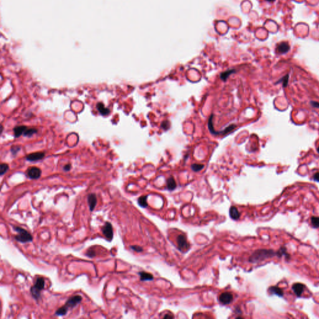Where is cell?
<instances>
[{
	"label": "cell",
	"instance_id": "6da1fadb",
	"mask_svg": "<svg viewBox=\"0 0 319 319\" xmlns=\"http://www.w3.org/2000/svg\"><path fill=\"white\" fill-rule=\"evenodd\" d=\"M275 256H276V252L272 249H258L249 257V261L252 263L259 262Z\"/></svg>",
	"mask_w": 319,
	"mask_h": 319
},
{
	"label": "cell",
	"instance_id": "7a4b0ae2",
	"mask_svg": "<svg viewBox=\"0 0 319 319\" xmlns=\"http://www.w3.org/2000/svg\"><path fill=\"white\" fill-rule=\"evenodd\" d=\"M82 301V297L80 295H74L69 298L65 305L58 309L55 312L57 316H64L66 315L69 309H73Z\"/></svg>",
	"mask_w": 319,
	"mask_h": 319
},
{
	"label": "cell",
	"instance_id": "3957f363",
	"mask_svg": "<svg viewBox=\"0 0 319 319\" xmlns=\"http://www.w3.org/2000/svg\"><path fill=\"white\" fill-rule=\"evenodd\" d=\"M14 229L18 232V234L14 237V239L17 241L21 243H26L31 242L33 239V237L29 232L21 227L15 226Z\"/></svg>",
	"mask_w": 319,
	"mask_h": 319
},
{
	"label": "cell",
	"instance_id": "277c9868",
	"mask_svg": "<svg viewBox=\"0 0 319 319\" xmlns=\"http://www.w3.org/2000/svg\"><path fill=\"white\" fill-rule=\"evenodd\" d=\"M44 285L45 282L44 279L39 277L36 279L34 285L31 287V293L36 300L39 299L41 297V292L44 289Z\"/></svg>",
	"mask_w": 319,
	"mask_h": 319
},
{
	"label": "cell",
	"instance_id": "5b68a950",
	"mask_svg": "<svg viewBox=\"0 0 319 319\" xmlns=\"http://www.w3.org/2000/svg\"><path fill=\"white\" fill-rule=\"evenodd\" d=\"M102 231L107 240L111 241L113 237V230L112 224L109 222H106L104 226L102 227Z\"/></svg>",
	"mask_w": 319,
	"mask_h": 319
},
{
	"label": "cell",
	"instance_id": "8992f818",
	"mask_svg": "<svg viewBox=\"0 0 319 319\" xmlns=\"http://www.w3.org/2000/svg\"><path fill=\"white\" fill-rule=\"evenodd\" d=\"M177 246L180 251H186L190 248V244L188 242L185 236L179 235L177 237Z\"/></svg>",
	"mask_w": 319,
	"mask_h": 319
},
{
	"label": "cell",
	"instance_id": "52a82bcc",
	"mask_svg": "<svg viewBox=\"0 0 319 319\" xmlns=\"http://www.w3.org/2000/svg\"><path fill=\"white\" fill-rule=\"evenodd\" d=\"M41 170L37 167L32 166L28 170V176L31 179L36 180L41 176Z\"/></svg>",
	"mask_w": 319,
	"mask_h": 319
},
{
	"label": "cell",
	"instance_id": "ba28073f",
	"mask_svg": "<svg viewBox=\"0 0 319 319\" xmlns=\"http://www.w3.org/2000/svg\"><path fill=\"white\" fill-rule=\"evenodd\" d=\"M219 299V301L222 304L224 305L229 304L232 300V295L231 293L228 292H223L220 295Z\"/></svg>",
	"mask_w": 319,
	"mask_h": 319
},
{
	"label": "cell",
	"instance_id": "9c48e42d",
	"mask_svg": "<svg viewBox=\"0 0 319 319\" xmlns=\"http://www.w3.org/2000/svg\"><path fill=\"white\" fill-rule=\"evenodd\" d=\"M87 201L89 206V209L90 211H93L94 209H95L96 204L97 203V199L96 195L94 193H92L89 194L87 198Z\"/></svg>",
	"mask_w": 319,
	"mask_h": 319
},
{
	"label": "cell",
	"instance_id": "30bf717a",
	"mask_svg": "<svg viewBox=\"0 0 319 319\" xmlns=\"http://www.w3.org/2000/svg\"><path fill=\"white\" fill-rule=\"evenodd\" d=\"M305 285L301 283H295L292 285V290L297 297H300L304 292Z\"/></svg>",
	"mask_w": 319,
	"mask_h": 319
},
{
	"label": "cell",
	"instance_id": "8fae6325",
	"mask_svg": "<svg viewBox=\"0 0 319 319\" xmlns=\"http://www.w3.org/2000/svg\"><path fill=\"white\" fill-rule=\"evenodd\" d=\"M290 49V46L287 42H281L277 45V51L280 54H285Z\"/></svg>",
	"mask_w": 319,
	"mask_h": 319
},
{
	"label": "cell",
	"instance_id": "7c38bea8",
	"mask_svg": "<svg viewBox=\"0 0 319 319\" xmlns=\"http://www.w3.org/2000/svg\"><path fill=\"white\" fill-rule=\"evenodd\" d=\"M44 153H42V152H36V153H31L29 155H28V156H27L26 157V159L29 160V161H37V160H39L42 158H44Z\"/></svg>",
	"mask_w": 319,
	"mask_h": 319
},
{
	"label": "cell",
	"instance_id": "4fadbf2b",
	"mask_svg": "<svg viewBox=\"0 0 319 319\" xmlns=\"http://www.w3.org/2000/svg\"><path fill=\"white\" fill-rule=\"evenodd\" d=\"M269 292L271 294L276 295L279 297L284 296V291L278 286H271L269 288Z\"/></svg>",
	"mask_w": 319,
	"mask_h": 319
},
{
	"label": "cell",
	"instance_id": "5bb4252c",
	"mask_svg": "<svg viewBox=\"0 0 319 319\" xmlns=\"http://www.w3.org/2000/svg\"><path fill=\"white\" fill-rule=\"evenodd\" d=\"M229 214L231 218L234 220L238 219L240 217V213L239 211L235 206H232L229 209Z\"/></svg>",
	"mask_w": 319,
	"mask_h": 319
},
{
	"label": "cell",
	"instance_id": "9a60e30c",
	"mask_svg": "<svg viewBox=\"0 0 319 319\" xmlns=\"http://www.w3.org/2000/svg\"><path fill=\"white\" fill-rule=\"evenodd\" d=\"M97 109H98V110L99 111L100 114L102 115H107L110 113L109 110L107 108H105L104 107V105L102 103L97 104Z\"/></svg>",
	"mask_w": 319,
	"mask_h": 319
},
{
	"label": "cell",
	"instance_id": "2e32d148",
	"mask_svg": "<svg viewBox=\"0 0 319 319\" xmlns=\"http://www.w3.org/2000/svg\"><path fill=\"white\" fill-rule=\"evenodd\" d=\"M27 127L26 126H18L14 128V133L16 137H19L21 135L24 134Z\"/></svg>",
	"mask_w": 319,
	"mask_h": 319
},
{
	"label": "cell",
	"instance_id": "e0dca14e",
	"mask_svg": "<svg viewBox=\"0 0 319 319\" xmlns=\"http://www.w3.org/2000/svg\"><path fill=\"white\" fill-rule=\"evenodd\" d=\"M139 275L140 276V280L142 281L152 280L153 279V276L152 274L145 272H139Z\"/></svg>",
	"mask_w": 319,
	"mask_h": 319
},
{
	"label": "cell",
	"instance_id": "ac0fdd59",
	"mask_svg": "<svg viewBox=\"0 0 319 319\" xmlns=\"http://www.w3.org/2000/svg\"><path fill=\"white\" fill-rule=\"evenodd\" d=\"M176 187V183L174 178L173 177H170L167 180V188L170 190H173Z\"/></svg>",
	"mask_w": 319,
	"mask_h": 319
},
{
	"label": "cell",
	"instance_id": "d6986e66",
	"mask_svg": "<svg viewBox=\"0 0 319 319\" xmlns=\"http://www.w3.org/2000/svg\"><path fill=\"white\" fill-rule=\"evenodd\" d=\"M276 256H277L279 257H281L282 256H285V258L288 259L290 256L289 254L287 252V249H286V248L285 247H280L279 249V250L276 252Z\"/></svg>",
	"mask_w": 319,
	"mask_h": 319
},
{
	"label": "cell",
	"instance_id": "ffe728a7",
	"mask_svg": "<svg viewBox=\"0 0 319 319\" xmlns=\"http://www.w3.org/2000/svg\"><path fill=\"white\" fill-rule=\"evenodd\" d=\"M147 196H142L140 197L138 199V203L142 208H146L148 206L147 203Z\"/></svg>",
	"mask_w": 319,
	"mask_h": 319
},
{
	"label": "cell",
	"instance_id": "44dd1931",
	"mask_svg": "<svg viewBox=\"0 0 319 319\" xmlns=\"http://www.w3.org/2000/svg\"><path fill=\"white\" fill-rule=\"evenodd\" d=\"M236 72V71L234 69H231V70H229V71H227L224 72H223L221 73V75H220V77L221 79L223 80L224 81H225L227 79H228V77L229 76V75L232 74H233Z\"/></svg>",
	"mask_w": 319,
	"mask_h": 319
},
{
	"label": "cell",
	"instance_id": "7402d4cb",
	"mask_svg": "<svg viewBox=\"0 0 319 319\" xmlns=\"http://www.w3.org/2000/svg\"><path fill=\"white\" fill-rule=\"evenodd\" d=\"M236 126L235 125H231L228 126V127H226L224 130L217 132V134L216 135H225V134L228 133L229 132H231L232 130H234L236 128Z\"/></svg>",
	"mask_w": 319,
	"mask_h": 319
},
{
	"label": "cell",
	"instance_id": "603a6c76",
	"mask_svg": "<svg viewBox=\"0 0 319 319\" xmlns=\"http://www.w3.org/2000/svg\"><path fill=\"white\" fill-rule=\"evenodd\" d=\"M311 223L313 228H319V217L312 216V217L311 218Z\"/></svg>",
	"mask_w": 319,
	"mask_h": 319
},
{
	"label": "cell",
	"instance_id": "cb8c5ba5",
	"mask_svg": "<svg viewBox=\"0 0 319 319\" xmlns=\"http://www.w3.org/2000/svg\"><path fill=\"white\" fill-rule=\"evenodd\" d=\"M37 132V130L35 129V128H29V129H26L24 133V135L26 136V137H31L32 136V135L34 134L35 133H36Z\"/></svg>",
	"mask_w": 319,
	"mask_h": 319
},
{
	"label": "cell",
	"instance_id": "d4e9b609",
	"mask_svg": "<svg viewBox=\"0 0 319 319\" xmlns=\"http://www.w3.org/2000/svg\"><path fill=\"white\" fill-rule=\"evenodd\" d=\"M213 115H211V117H209V121H208V127H209V129L210 132H211L214 135H216V131L214 130L213 128Z\"/></svg>",
	"mask_w": 319,
	"mask_h": 319
},
{
	"label": "cell",
	"instance_id": "484cf974",
	"mask_svg": "<svg viewBox=\"0 0 319 319\" xmlns=\"http://www.w3.org/2000/svg\"><path fill=\"white\" fill-rule=\"evenodd\" d=\"M9 168V166L7 164H1L0 166V175H3L6 173Z\"/></svg>",
	"mask_w": 319,
	"mask_h": 319
},
{
	"label": "cell",
	"instance_id": "4316f807",
	"mask_svg": "<svg viewBox=\"0 0 319 319\" xmlns=\"http://www.w3.org/2000/svg\"><path fill=\"white\" fill-rule=\"evenodd\" d=\"M204 167V165L202 164H193L191 165V169L194 171H199L201 170Z\"/></svg>",
	"mask_w": 319,
	"mask_h": 319
},
{
	"label": "cell",
	"instance_id": "83f0119b",
	"mask_svg": "<svg viewBox=\"0 0 319 319\" xmlns=\"http://www.w3.org/2000/svg\"><path fill=\"white\" fill-rule=\"evenodd\" d=\"M280 81H282V84H283L284 87L287 86V85L288 84V81H289V75H287L286 76L284 77Z\"/></svg>",
	"mask_w": 319,
	"mask_h": 319
},
{
	"label": "cell",
	"instance_id": "f1b7e54d",
	"mask_svg": "<svg viewBox=\"0 0 319 319\" xmlns=\"http://www.w3.org/2000/svg\"><path fill=\"white\" fill-rule=\"evenodd\" d=\"M85 254H86V256H88L89 257L92 258L95 256V252L94 250L89 249L87 252H86Z\"/></svg>",
	"mask_w": 319,
	"mask_h": 319
},
{
	"label": "cell",
	"instance_id": "f546056e",
	"mask_svg": "<svg viewBox=\"0 0 319 319\" xmlns=\"http://www.w3.org/2000/svg\"><path fill=\"white\" fill-rule=\"evenodd\" d=\"M132 248V249H133V251H136L137 252H142L143 251V249L142 247H140L138 246H132L130 247Z\"/></svg>",
	"mask_w": 319,
	"mask_h": 319
},
{
	"label": "cell",
	"instance_id": "4dcf8cb0",
	"mask_svg": "<svg viewBox=\"0 0 319 319\" xmlns=\"http://www.w3.org/2000/svg\"><path fill=\"white\" fill-rule=\"evenodd\" d=\"M313 180L319 182V173H315V175H313Z\"/></svg>",
	"mask_w": 319,
	"mask_h": 319
},
{
	"label": "cell",
	"instance_id": "1f68e13d",
	"mask_svg": "<svg viewBox=\"0 0 319 319\" xmlns=\"http://www.w3.org/2000/svg\"><path fill=\"white\" fill-rule=\"evenodd\" d=\"M311 105L315 108H319V103L317 102H311Z\"/></svg>",
	"mask_w": 319,
	"mask_h": 319
},
{
	"label": "cell",
	"instance_id": "d6a6232c",
	"mask_svg": "<svg viewBox=\"0 0 319 319\" xmlns=\"http://www.w3.org/2000/svg\"><path fill=\"white\" fill-rule=\"evenodd\" d=\"M70 169H71V165H69V164L65 165L64 167V170L65 171H69L70 170Z\"/></svg>",
	"mask_w": 319,
	"mask_h": 319
},
{
	"label": "cell",
	"instance_id": "836d02e7",
	"mask_svg": "<svg viewBox=\"0 0 319 319\" xmlns=\"http://www.w3.org/2000/svg\"><path fill=\"white\" fill-rule=\"evenodd\" d=\"M173 317L172 315H166L164 318H173Z\"/></svg>",
	"mask_w": 319,
	"mask_h": 319
},
{
	"label": "cell",
	"instance_id": "e575fe53",
	"mask_svg": "<svg viewBox=\"0 0 319 319\" xmlns=\"http://www.w3.org/2000/svg\"><path fill=\"white\" fill-rule=\"evenodd\" d=\"M267 1H270V2H272V1H275V0H267Z\"/></svg>",
	"mask_w": 319,
	"mask_h": 319
},
{
	"label": "cell",
	"instance_id": "d590c367",
	"mask_svg": "<svg viewBox=\"0 0 319 319\" xmlns=\"http://www.w3.org/2000/svg\"><path fill=\"white\" fill-rule=\"evenodd\" d=\"M317 151H318V152L319 153V147H318V148H317Z\"/></svg>",
	"mask_w": 319,
	"mask_h": 319
}]
</instances>
